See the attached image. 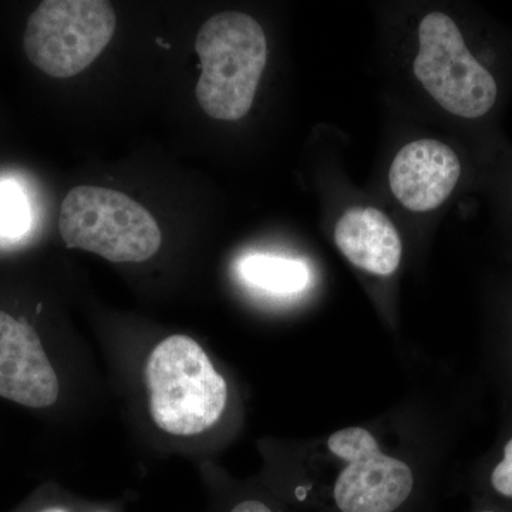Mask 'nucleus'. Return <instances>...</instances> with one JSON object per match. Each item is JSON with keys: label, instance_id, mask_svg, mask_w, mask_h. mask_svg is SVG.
<instances>
[{"label": "nucleus", "instance_id": "3", "mask_svg": "<svg viewBox=\"0 0 512 512\" xmlns=\"http://www.w3.org/2000/svg\"><path fill=\"white\" fill-rule=\"evenodd\" d=\"M59 229L67 247L111 262L147 261L161 247L153 215L133 198L109 188H73L64 198Z\"/></svg>", "mask_w": 512, "mask_h": 512}, {"label": "nucleus", "instance_id": "14", "mask_svg": "<svg viewBox=\"0 0 512 512\" xmlns=\"http://www.w3.org/2000/svg\"><path fill=\"white\" fill-rule=\"evenodd\" d=\"M481 512H494V511H481Z\"/></svg>", "mask_w": 512, "mask_h": 512}, {"label": "nucleus", "instance_id": "6", "mask_svg": "<svg viewBox=\"0 0 512 512\" xmlns=\"http://www.w3.org/2000/svg\"><path fill=\"white\" fill-rule=\"evenodd\" d=\"M328 447L348 463L333 487V501L340 512H397L409 501L414 488L412 468L382 453L369 430L336 431Z\"/></svg>", "mask_w": 512, "mask_h": 512}, {"label": "nucleus", "instance_id": "2", "mask_svg": "<svg viewBox=\"0 0 512 512\" xmlns=\"http://www.w3.org/2000/svg\"><path fill=\"white\" fill-rule=\"evenodd\" d=\"M195 52L202 67L195 89L201 109L217 120L247 116L268 56L261 25L244 13L212 16L198 32Z\"/></svg>", "mask_w": 512, "mask_h": 512}, {"label": "nucleus", "instance_id": "9", "mask_svg": "<svg viewBox=\"0 0 512 512\" xmlns=\"http://www.w3.org/2000/svg\"><path fill=\"white\" fill-rule=\"evenodd\" d=\"M335 242L353 265L370 274H393L402 261L399 232L376 208H352L346 212L336 225Z\"/></svg>", "mask_w": 512, "mask_h": 512}, {"label": "nucleus", "instance_id": "1", "mask_svg": "<svg viewBox=\"0 0 512 512\" xmlns=\"http://www.w3.org/2000/svg\"><path fill=\"white\" fill-rule=\"evenodd\" d=\"M150 413L173 436H195L214 426L228 400L224 377L194 339L174 335L148 357Z\"/></svg>", "mask_w": 512, "mask_h": 512}, {"label": "nucleus", "instance_id": "7", "mask_svg": "<svg viewBox=\"0 0 512 512\" xmlns=\"http://www.w3.org/2000/svg\"><path fill=\"white\" fill-rule=\"evenodd\" d=\"M0 397L35 409L59 397V379L35 329L6 312H0Z\"/></svg>", "mask_w": 512, "mask_h": 512}, {"label": "nucleus", "instance_id": "15", "mask_svg": "<svg viewBox=\"0 0 512 512\" xmlns=\"http://www.w3.org/2000/svg\"><path fill=\"white\" fill-rule=\"evenodd\" d=\"M52 512H62V511H52Z\"/></svg>", "mask_w": 512, "mask_h": 512}, {"label": "nucleus", "instance_id": "13", "mask_svg": "<svg viewBox=\"0 0 512 512\" xmlns=\"http://www.w3.org/2000/svg\"><path fill=\"white\" fill-rule=\"evenodd\" d=\"M229 512H274L265 503L258 500H245L235 505Z\"/></svg>", "mask_w": 512, "mask_h": 512}, {"label": "nucleus", "instance_id": "10", "mask_svg": "<svg viewBox=\"0 0 512 512\" xmlns=\"http://www.w3.org/2000/svg\"><path fill=\"white\" fill-rule=\"evenodd\" d=\"M238 271L248 285L272 295H295L311 284L308 265L285 256L247 255L239 261Z\"/></svg>", "mask_w": 512, "mask_h": 512}, {"label": "nucleus", "instance_id": "12", "mask_svg": "<svg viewBox=\"0 0 512 512\" xmlns=\"http://www.w3.org/2000/svg\"><path fill=\"white\" fill-rule=\"evenodd\" d=\"M491 484L498 494L512 498V439L504 448V458L491 474Z\"/></svg>", "mask_w": 512, "mask_h": 512}, {"label": "nucleus", "instance_id": "8", "mask_svg": "<svg viewBox=\"0 0 512 512\" xmlns=\"http://www.w3.org/2000/svg\"><path fill=\"white\" fill-rule=\"evenodd\" d=\"M460 174V160L447 144L413 141L394 158L390 188L407 210L427 212L436 210L450 197Z\"/></svg>", "mask_w": 512, "mask_h": 512}, {"label": "nucleus", "instance_id": "11", "mask_svg": "<svg viewBox=\"0 0 512 512\" xmlns=\"http://www.w3.org/2000/svg\"><path fill=\"white\" fill-rule=\"evenodd\" d=\"M29 227L28 201L19 188L0 185V238L19 237Z\"/></svg>", "mask_w": 512, "mask_h": 512}, {"label": "nucleus", "instance_id": "4", "mask_svg": "<svg viewBox=\"0 0 512 512\" xmlns=\"http://www.w3.org/2000/svg\"><path fill=\"white\" fill-rule=\"evenodd\" d=\"M116 30V13L103 0H46L30 15L23 49L37 69L56 79L86 70Z\"/></svg>", "mask_w": 512, "mask_h": 512}, {"label": "nucleus", "instance_id": "5", "mask_svg": "<svg viewBox=\"0 0 512 512\" xmlns=\"http://www.w3.org/2000/svg\"><path fill=\"white\" fill-rule=\"evenodd\" d=\"M420 52L413 70L424 89L454 116L476 120L497 103L493 74L470 52L456 22L444 13L421 20Z\"/></svg>", "mask_w": 512, "mask_h": 512}]
</instances>
